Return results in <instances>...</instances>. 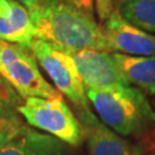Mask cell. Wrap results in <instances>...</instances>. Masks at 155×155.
Segmentation results:
<instances>
[{
  "mask_svg": "<svg viewBox=\"0 0 155 155\" xmlns=\"http://www.w3.org/2000/svg\"><path fill=\"white\" fill-rule=\"evenodd\" d=\"M99 120L123 137H141L155 124V111L146 94L131 85L117 84L86 90Z\"/></svg>",
  "mask_w": 155,
  "mask_h": 155,
  "instance_id": "obj_1",
  "label": "cell"
},
{
  "mask_svg": "<svg viewBox=\"0 0 155 155\" xmlns=\"http://www.w3.org/2000/svg\"><path fill=\"white\" fill-rule=\"evenodd\" d=\"M30 17L36 30V38L68 51L90 48L109 52L102 27L63 0H56L31 13Z\"/></svg>",
  "mask_w": 155,
  "mask_h": 155,
  "instance_id": "obj_2",
  "label": "cell"
},
{
  "mask_svg": "<svg viewBox=\"0 0 155 155\" xmlns=\"http://www.w3.org/2000/svg\"><path fill=\"white\" fill-rule=\"evenodd\" d=\"M17 113L29 125L45 131L69 146L78 147L83 143L82 125L61 95L27 98L17 107Z\"/></svg>",
  "mask_w": 155,
  "mask_h": 155,
  "instance_id": "obj_3",
  "label": "cell"
},
{
  "mask_svg": "<svg viewBox=\"0 0 155 155\" xmlns=\"http://www.w3.org/2000/svg\"><path fill=\"white\" fill-rule=\"evenodd\" d=\"M0 76L21 98H55L61 93L39 70L31 50L0 39Z\"/></svg>",
  "mask_w": 155,
  "mask_h": 155,
  "instance_id": "obj_4",
  "label": "cell"
},
{
  "mask_svg": "<svg viewBox=\"0 0 155 155\" xmlns=\"http://www.w3.org/2000/svg\"><path fill=\"white\" fill-rule=\"evenodd\" d=\"M30 50L39 66L54 83L56 90L64 94L78 109H89V99L82 78L68 50L36 38Z\"/></svg>",
  "mask_w": 155,
  "mask_h": 155,
  "instance_id": "obj_5",
  "label": "cell"
},
{
  "mask_svg": "<svg viewBox=\"0 0 155 155\" xmlns=\"http://www.w3.org/2000/svg\"><path fill=\"white\" fill-rule=\"evenodd\" d=\"M110 53L155 58V36L123 20L115 9L102 25Z\"/></svg>",
  "mask_w": 155,
  "mask_h": 155,
  "instance_id": "obj_6",
  "label": "cell"
},
{
  "mask_svg": "<svg viewBox=\"0 0 155 155\" xmlns=\"http://www.w3.org/2000/svg\"><path fill=\"white\" fill-rule=\"evenodd\" d=\"M68 52L76 63L85 90L104 89L117 84L129 85L110 52L90 48Z\"/></svg>",
  "mask_w": 155,
  "mask_h": 155,
  "instance_id": "obj_7",
  "label": "cell"
},
{
  "mask_svg": "<svg viewBox=\"0 0 155 155\" xmlns=\"http://www.w3.org/2000/svg\"><path fill=\"white\" fill-rule=\"evenodd\" d=\"M77 118L91 155H143V150L100 121L91 109H78Z\"/></svg>",
  "mask_w": 155,
  "mask_h": 155,
  "instance_id": "obj_8",
  "label": "cell"
},
{
  "mask_svg": "<svg viewBox=\"0 0 155 155\" xmlns=\"http://www.w3.org/2000/svg\"><path fill=\"white\" fill-rule=\"evenodd\" d=\"M69 145L23 125L0 147V155H70Z\"/></svg>",
  "mask_w": 155,
  "mask_h": 155,
  "instance_id": "obj_9",
  "label": "cell"
},
{
  "mask_svg": "<svg viewBox=\"0 0 155 155\" xmlns=\"http://www.w3.org/2000/svg\"><path fill=\"white\" fill-rule=\"evenodd\" d=\"M0 39L28 50L36 39L30 13L16 0H0Z\"/></svg>",
  "mask_w": 155,
  "mask_h": 155,
  "instance_id": "obj_10",
  "label": "cell"
},
{
  "mask_svg": "<svg viewBox=\"0 0 155 155\" xmlns=\"http://www.w3.org/2000/svg\"><path fill=\"white\" fill-rule=\"evenodd\" d=\"M120 71L129 85L155 95V58L111 53Z\"/></svg>",
  "mask_w": 155,
  "mask_h": 155,
  "instance_id": "obj_11",
  "label": "cell"
},
{
  "mask_svg": "<svg viewBox=\"0 0 155 155\" xmlns=\"http://www.w3.org/2000/svg\"><path fill=\"white\" fill-rule=\"evenodd\" d=\"M123 20L155 36V0H132L116 9Z\"/></svg>",
  "mask_w": 155,
  "mask_h": 155,
  "instance_id": "obj_12",
  "label": "cell"
},
{
  "mask_svg": "<svg viewBox=\"0 0 155 155\" xmlns=\"http://www.w3.org/2000/svg\"><path fill=\"white\" fill-rule=\"evenodd\" d=\"M21 105V97L0 76V116L20 115L17 107Z\"/></svg>",
  "mask_w": 155,
  "mask_h": 155,
  "instance_id": "obj_13",
  "label": "cell"
},
{
  "mask_svg": "<svg viewBox=\"0 0 155 155\" xmlns=\"http://www.w3.org/2000/svg\"><path fill=\"white\" fill-rule=\"evenodd\" d=\"M24 124L18 115L0 116V147L8 141Z\"/></svg>",
  "mask_w": 155,
  "mask_h": 155,
  "instance_id": "obj_14",
  "label": "cell"
},
{
  "mask_svg": "<svg viewBox=\"0 0 155 155\" xmlns=\"http://www.w3.org/2000/svg\"><path fill=\"white\" fill-rule=\"evenodd\" d=\"M67 5L82 13L83 15L95 20V0H63Z\"/></svg>",
  "mask_w": 155,
  "mask_h": 155,
  "instance_id": "obj_15",
  "label": "cell"
},
{
  "mask_svg": "<svg viewBox=\"0 0 155 155\" xmlns=\"http://www.w3.org/2000/svg\"><path fill=\"white\" fill-rule=\"evenodd\" d=\"M114 11L113 0H95V13L101 22H105Z\"/></svg>",
  "mask_w": 155,
  "mask_h": 155,
  "instance_id": "obj_16",
  "label": "cell"
},
{
  "mask_svg": "<svg viewBox=\"0 0 155 155\" xmlns=\"http://www.w3.org/2000/svg\"><path fill=\"white\" fill-rule=\"evenodd\" d=\"M18 1L21 5H23L28 12L31 14V13H35V12L41 9L45 6L50 5L52 2H54L56 0H16Z\"/></svg>",
  "mask_w": 155,
  "mask_h": 155,
  "instance_id": "obj_17",
  "label": "cell"
},
{
  "mask_svg": "<svg viewBox=\"0 0 155 155\" xmlns=\"http://www.w3.org/2000/svg\"><path fill=\"white\" fill-rule=\"evenodd\" d=\"M127 1H132V0H113L114 8H115V9H117L120 6L123 5V4H125V2H127Z\"/></svg>",
  "mask_w": 155,
  "mask_h": 155,
  "instance_id": "obj_18",
  "label": "cell"
}]
</instances>
